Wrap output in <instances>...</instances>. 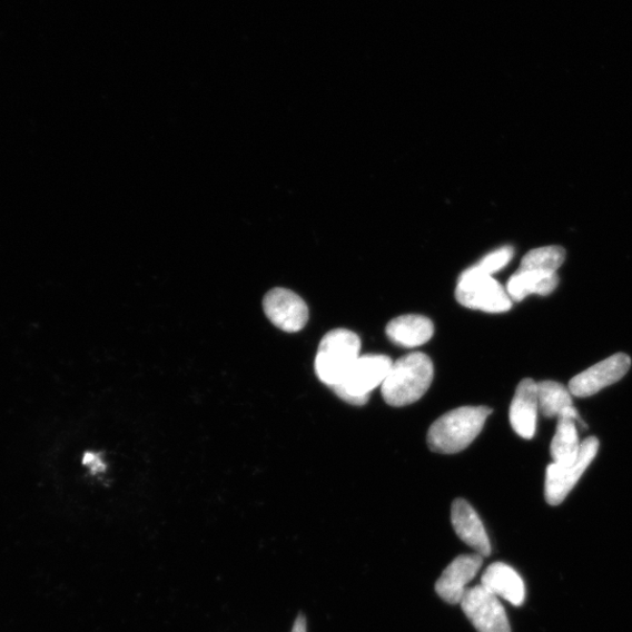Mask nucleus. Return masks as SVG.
<instances>
[{
  "label": "nucleus",
  "instance_id": "obj_3",
  "mask_svg": "<svg viewBox=\"0 0 632 632\" xmlns=\"http://www.w3.org/2000/svg\"><path fill=\"white\" fill-rule=\"evenodd\" d=\"M359 337L347 329L327 333L315 357V373L332 389L344 381L359 357Z\"/></svg>",
  "mask_w": 632,
  "mask_h": 632
},
{
  "label": "nucleus",
  "instance_id": "obj_1",
  "mask_svg": "<svg viewBox=\"0 0 632 632\" xmlns=\"http://www.w3.org/2000/svg\"><path fill=\"white\" fill-rule=\"evenodd\" d=\"M491 414L487 406H462L443 415L428 428V447L443 455L461 453L478 437Z\"/></svg>",
  "mask_w": 632,
  "mask_h": 632
},
{
  "label": "nucleus",
  "instance_id": "obj_6",
  "mask_svg": "<svg viewBox=\"0 0 632 632\" xmlns=\"http://www.w3.org/2000/svg\"><path fill=\"white\" fill-rule=\"evenodd\" d=\"M600 443L596 437H590L581 443L577 458L572 463H553L547 467L545 495L552 506L562 504L577 484L582 474L592 464L599 453Z\"/></svg>",
  "mask_w": 632,
  "mask_h": 632
},
{
  "label": "nucleus",
  "instance_id": "obj_10",
  "mask_svg": "<svg viewBox=\"0 0 632 632\" xmlns=\"http://www.w3.org/2000/svg\"><path fill=\"white\" fill-rule=\"evenodd\" d=\"M483 556L461 555L451 562L436 583V592L450 604H458L465 594L466 584L481 571Z\"/></svg>",
  "mask_w": 632,
  "mask_h": 632
},
{
  "label": "nucleus",
  "instance_id": "obj_18",
  "mask_svg": "<svg viewBox=\"0 0 632 632\" xmlns=\"http://www.w3.org/2000/svg\"><path fill=\"white\" fill-rule=\"evenodd\" d=\"M566 258V253L560 246H546L535 248L530 251L523 259L521 268L546 270V273H554L561 267Z\"/></svg>",
  "mask_w": 632,
  "mask_h": 632
},
{
  "label": "nucleus",
  "instance_id": "obj_16",
  "mask_svg": "<svg viewBox=\"0 0 632 632\" xmlns=\"http://www.w3.org/2000/svg\"><path fill=\"white\" fill-rule=\"evenodd\" d=\"M580 448L581 442L576 422L571 418H559L556 433L551 445V455L554 463L574 462L579 456Z\"/></svg>",
  "mask_w": 632,
  "mask_h": 632
},
{
  "label": "nucleus",
  "instance_id": "obj_2",
  "mask_svg": "<svg viewBox=\"0 0 632 632\" xmlns=\"http://www.w3.org/2000/svg\"><path fill=\"white\" fill-rule=\"evenodd\" d=\"M433 379L431 357L419 352L406 354L393 363L381 387L382 396L389 405L399 408L421 399L431 388Z\"/></svg>",
  "mask_w": 632,
  "mask_h": 632
},
{
  "label": "nucleus",
  "instance_id": "obj_14",
  "mask_svg": "<svg viewBox=\"0 0 632 632\" xmlns=\"http://www.w3.org/2000/svg\"><path fill=\"white\" fill-rule=\"evenodd\" d=\"M391 340L404 348H416L426 344L435 333L434 324L423 315H402L392 320L386 329Z\"/></svg>",
  "mask_w": 632,
  "mask_h": 632
},
{
  "label": "nucleus",
  "instance_id": "obj_20",
  "mask_svg": "<svg viewBox=\"0 0 632 632\" xmlns=\"http://www.w3.org/2000/svg\"><path fill=\"white\" fill-rule=\"evenodd\" d=\"M83 464L93 468L95 472L100 471L105 466L95 454H86Z\"/></svg>",
  "mask_w": 632,
  "mask_h": 632
},
{
  "label": "nucleus",
  "instance_id": "obj_4",
  "mask_svg": "<svg viewBox=\"0 0 632 632\" xmlns=\"http://www.w3.org/2000/svg\"><path fill=\"white\" fill-rule=\"evenodd\" d=\"M457 302L470 309L505 313L513 302L504 286L474 265L461 275L456 288Z\"/></svg>",
  "mask_w": 632,
  "mask_h": 632
},
{
  "label": "nucleus",
  "instance_id": "obj_8",
  "mask_svg": "<svg viewBox=\"0 0 632 632\" xmlns=\"http://www.w3.org/2000/svg\"><path fill=\"white\" fill-rule=\"evenodd\" d=\"M631 367V358L619 353L576 375L570 382L573 396L590 397L622 379Z\"/></svg>",
  "mask_w": 632,
  "mask_h": 632
},
{
  "label": "nucleus",
  "instance_id": "obj_7",
  "mask_svg": "<svg viewBox=\"0 0 632 632\" xmlns=\"http://www.w3.org/2000/svg\"><path fill=\"white\" fill-rule=\"evenodd\" d=\"M461 604L464 614L478 632H511L503 604L483 585L466 590Z\"/></svg>",
  "mask_w": 632,
  "mask_h": 632
},
{
  "label": "nucleus",
  "instance_id": "obj_9",
  "mask_svg": "<svg viewBox=\"0 0 632 632\" xmlns=\"http://www.w3.org/2000/svg\"><path fill=\"white\" fill-rule=\"evenodd\" d=\"M264 310L275 326L287 333L302 330L308 322V307L295 292L275 288L264 299Z\"/></svg>",
  "mask_w": 632,
  "mask_h": 632
},
{
  "label": "nucleus",
  "instance_id": "obj_15",
  "mask_svg": "<svg viewBox=\"0 0 632 632\" xmlns=\"http://www.w3.org/2000/svg\"><path fill=\"white\" fill-rule=\"evenodd\" d=\"M559 283L554 273L519 268L510 278L506 290L512 302H523L531 295L549 296Z\"/></svg>",
  "mask_w": 632,
  "mask_h": 632
},
{
  "label": "nucleus",
  "instance_id": "obj_13",
  "mask_svg": "<svg viewBox=\"0 0 632 632\" xmlns=\"http://www.w3.org/2000/svg\"><path fill=\"white\" fill-rule=\"evenodd\" d=\"M482 585L496 598H502L513 605H522L525 600L523 579L503 562L491 564L482 577Z\"/></svg>",
  "mask_w": 632,
  "mask_h": 632
},
{
  "label": "nucleus",
  "instance_id": "obj_12",
  "mask_svg": "<svg viewBox=\"0 0 632 632\" xmlns=\"http://www.w3.org/2000/svg\"><path fill=\"white\" fill-rule=\"evenodd\" d=\"M451 522L464 543L477 552L490 556L491 544L485 527L476 511L464 500H457L451 510Z\"/></svg>",
  "mask_w": 632,
  "mask_h": 632
},
{
  "label": "nucleus",
  "instance_id": "obj_21",
  "mask_svg": "<svg viewBox=\"0 0 632 632\" xmlns=\"http://www.w3.org/2000/svg\"><path fill=\"white\" fill-rule=\"evenodd\" d=\"M292 632H307V624L304 615H299Z\"/></svg>",
  "mask_w": 632,
  "mask_h": 632
},
{
  "label": "nucleus",
  "instance_id": "obj_11",
  "mask_svg": "<svg viewBox=\"0 0 632 632\" xmlns=\"http://www.w3.org/2000/svg\"><path fill=\"white\" fill-rule=\"evenodd\" d=\"M537 412V383L525 378L519 383L511 404L510 422L513 431L525 440H532L536 432Z\"/></svg>",
  "mask_w": 632,
  "mask_h": 632
},
{
  "label": "nucleus",
  "instance_id": "obj_17",
  "mask_svg": "<svg viewBox=\"0 0 632 632\" xmlns=\"http://www.w3.org/2000/svg\"><path fill=\"white\" fill-rule=\"evenodd\" d=\"M539 409L545 417H560L563 411L573 406L570 389L554 381L537 383Z\"/></svg>",
  "mask_w": 632,
  "mask_h": 632
},
{
  "label": "nucleus",
  "instance_id": "obj_5",
  "mask_svg": "<svg viewBox=\"0 0 632 632\" xmlns=\"http://www.w3.org/2000/svg\"><path fill=\"white\" fill-rule=\"evenodd\" d=\"M392 366L393 361L386 355L359 356L340 385L333 391L352 405H365L371 394L382 387Z\"/></svg>",
  "mask_w": 632,
  "mask_h": 632
},
{
  "label": "nucleus",
  "instance_id": "obj_19",
  "mask_svg": "<svg viewBox=\"0 0 632 632\" xmlns=\"http://www.w3.org/2000/svg\"><path fill=\"white\" fill-rule=\"evenodd\" d=\"M513 257L512 247H503L487 255L477 266L483 270V273L492 276L504 268Z\"/></svg>",
  "mask_w": 632,
  "mask_h": 632
}]
</instances>
